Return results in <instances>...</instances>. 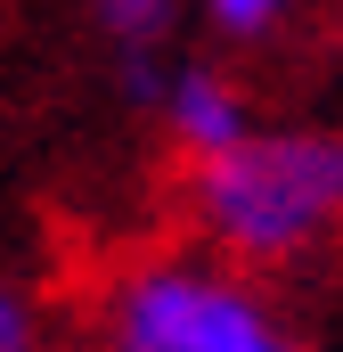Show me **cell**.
Instances as JSON below:
<instances>
[{
	"instance_id": "cell-3",
	"label": "cell",
	"mask_w": 343,
	"mask_h": 352,
	"mask_svg": "<svg viewBox=\"0 0 343 352\" xmlns=\"http://www.w3.org/2000/svg\"><path fill=\"white\" fill-rule=\"evenodd\" d=\"M156 123H164V140H172L180 164H204V156L237 148L261 115H254V98L229 82L221 66H172L164 98H156Z\"/></svg>"
},
{
	"instance_id": "cell-5",
	"label": "cell",
	"mask_w": 343,
	"mask_h": 352,
	"mask_svg": "<svg viewBox=\"0 0 343 352\" xmlns=\"http://www.w3.org/2000/svg\"><path fill=\"white\" fill-rule=\"evenodd\" d=\"M196 8L229 50H254V41H278L286 25H303L319 0H196Z\"/></svg>"
},
{
	"instance_id": "cell-1",
	"label": "cell",
	"mask_w": 343,
	"mask_h": 352,
	"mask_svg": "<svg viewBox=\"0 0 343 352\" xmlns=\"http://www.w3.org/2000/svg\"><path fill=\"white\" fill-rule=\"evenodd\" d=\"M180 205L204 246L261 270H311L343 246V123H254L237 148L180 164Z\"/></svg>"
},
{
	"instance_id": "cell-2",
	"label": "cell",
	"mask_w": 343,
	"mask_h": 352,
	"mask_svg": "<svg viewBox=\"0 0 343 352\" xmlns=\"http://www.w3.org/2000/svg\"><path fill=\"white\" fill-rule=\"evenodd\" d=\"M90 328L106 352H286V311L261 270L221 246H147L98 278Z\"/></svg>"
},
{
	"instance_id": "cell-6",
	"label": "cell",
	"mask_w": 343,
	"mask_h": 352,
	"mask_svg": "<svg viewBox=\"0 0 343 352\" xmlns=\"http://www.w3.org/2000/svg\"><path fill=\"white\" fill-rule=\"evenodd\" d=\"M33 344H41V303L0 278V352H33Z\"/></svg>"
},
{
	"instance_id": "cell-4",
	"label": "cell",
	"mask_w": 343,
	"mask_h": 352,
	"mask_svg": "<svg viewBox=\"0 0 343 352\" xmlns=\"http://www.w3.org/2000/svg\"><path fill=\"white\" fill-rule=\"evenodd\" d=\"M90 33L106 58H139V50H172L180 33V0H82Z\"/></svg>"
}]
</instances>
